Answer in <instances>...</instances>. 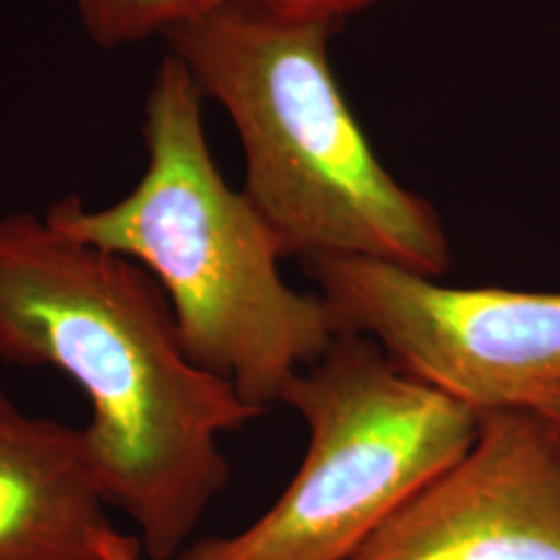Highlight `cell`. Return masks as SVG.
Instances as JSON below:
<instances>
[{"mask_svg":"<svg viewBox=\"0 0 560 560\" xmlns=\"http://www.w3.org/2000/svg\"><path fill=\"white\" fill-rule=\"evenodd\" d=\"M0 363L80 388L106 501L152 560L177 559L229 486L222 434L266 413L187 355L150 272L44 212L0 214Z\"/></svg>","mask_w":560,"mask_h":560,"instance_id":"6da1fadb","label":"cell"},{"mask_svg":"<svg viewBox=\"0 0 560 560\" xmlns=\"http://www.w3.org/2000/svg\"><path fill=\"white\" fill-rule=\"evenodd\" d=\"M201 104L189 71L166 55L145 96L136 187L102 208L65 196L44 217L140 264L171 303L187 355L268 411L342 332L320 293H300L280 277L279 240L222 177Z\"/></svg>","mask_w":560,"mask_h":560,"instance_id":"7a4b0ae2","label":"cell"},{"mask_svg":"<svg viewBox=\"0 0 560 560\" xmlns=\"http://www.w3.org/2000/svg\"><path fill=\"white\" fill-rule=\"evenodd\" d=\"M337 27L229 0L164 38L233 122L241 191L284 258H365L441 279L451 268L441 217L388 173L361 129L330 62Z\"/></svg>","mask_w":560,"mask_h":560,"instance_id":"3957f363","label":"cell"},{"mask_svg":"<svg viewBox=\"0 0 560 560\" xmlns=\"http://www.w3.org/2000/svg\"><path fill=\"white\" fill-rule=\"evenodd\" d=\"M310 430L300 471L260 520L175 560H347L476 441L480 416L342 332L282 390Z\"/></svg>","mask_w":560,"mask_h":560,"instance_id":"277c9868","label":"cell"},{"mask_svg":"<svg viewBox=\"0 0 560 560\" xmlns=\"http://www.w3.org/2000/svg\"><path fill=\"white\" fill-rule=\"evenodd\" d=\"M340 332L376 340L409 376L478 416L560 390V293L446 287L365 258H307Z\"/></svg>","mask_w":560,"mask_h":560,"instance_id":"5b68a950","label":"cell"},{"mask_svg":"<svg viewBox=\"0 0 560 560\" xmlns=\"http://www.w3.org/2000/svg\"><path fill=\"white\" fill-rule=\"evenodd\" d=\"M347 560H560V436L534 407L480 413L476 441Z\"/></svg>","mask_w":560,"mask_h":560,"instance_id":"8992f818","label":"cell"},{"mask_svg":"<svg viewBox=\"0 0 560 560\" xmlns=\"http://www.w3.org/2000/svg\"><path fill=\"white\" fill-rule=\"evenodd\" d=\"M108 509L85 430L0 390V560H104Z\"/></svg>","mask_w":560,"mask_h":560,"instance_id":"52a82bcc","label":"cell"},{"mask_svg":"<svg viewBox=\"0 0 560 560\" xmlns=\"http://www.w3.org/2000/svg\"><path fill=\"white\" fill-rule=\"evenodd\" d=\"M85 34L96 46L115 50L127 44L168 36L229 0H73Z\"/></svg>","mask_w":560,"mask_h":560,"instance_id":"ba28073f","label":"cell"},{"mask_svg":"<svg viewBox=\"0 0 560 560\" xmlns=\"http://www.w3.org/2000/svg\"><path fill=\"white\" fill-rule=\"evenodd\" d=\"M261 9L293 20L324 21L339 25L365 9H372L386 0H252Z\"/></svg>","mask_w":560,"mask_h":560,"instance_id":"9c48e42d","label":"cell"},{"mask_svg":"<svg viewBox=\"0 0 560 560\" xmlns=\"http://www.w3.org/2000/svg\"><path fill=\"white\" fill-rule=\"evenodd\" d=\"M141 541L136 536H122L117 529L102 544L104 560H140Z\"/></svg>","mask_w":560,"mask_h":560,"instance_id":"30bf717a","label":"cell"},{"mask_svg":"<svg viewBox=\"0 0 560 560\" xmlns=\"http://www.w3.org/2000/svg\"><path fill=\"white\" fill-rule=\"evenodd\" d=\"M527 407L538 409L546 420L555 425V430L559 432L560 436V390H548V393H540L534 399L529 400Z\"/></svg>","mask_w":560,"mask_h":560,"instance_id":"8fae6325","label":"cell"}]
</instances>
